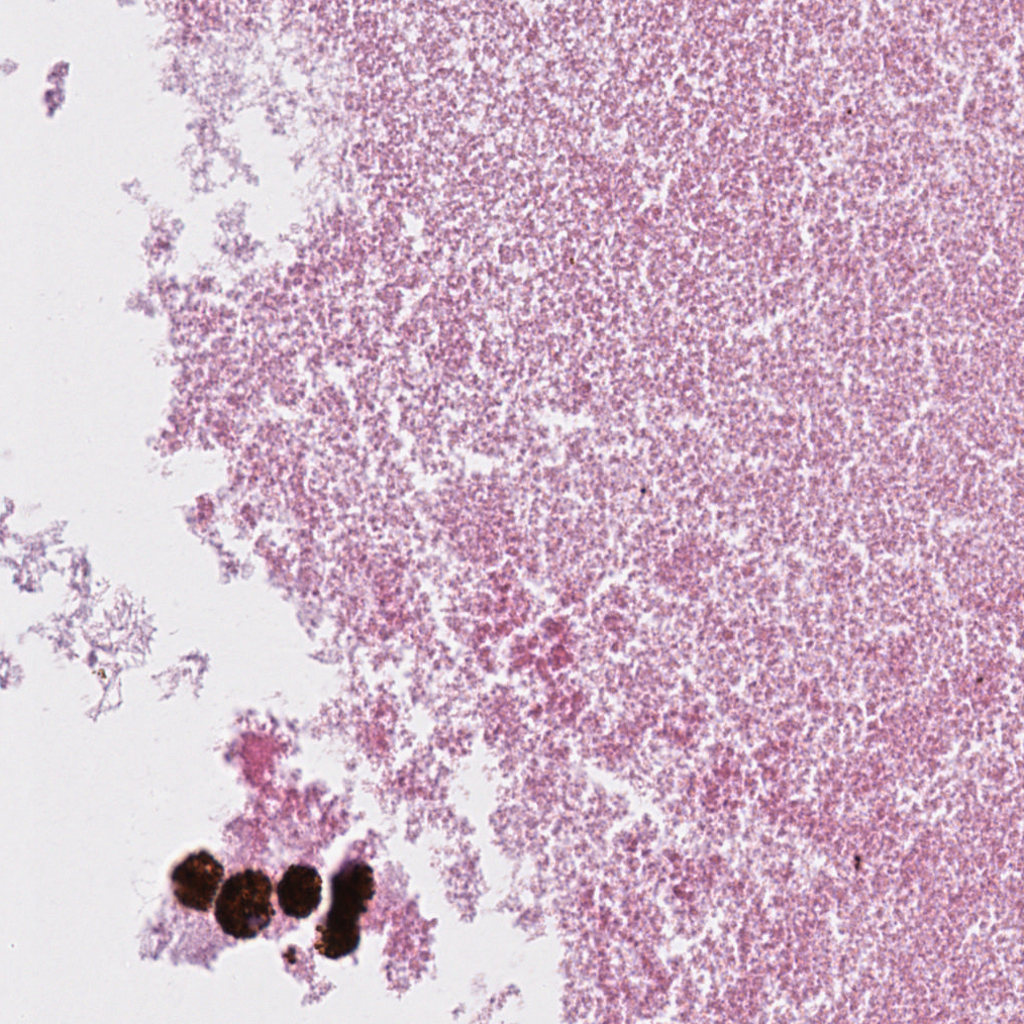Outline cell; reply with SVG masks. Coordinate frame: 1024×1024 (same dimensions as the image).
Instances as JSON below:
<instances>
[{"instance_id":"cell-1","label":"cell","mask_w":1024,"mask_h":1024,"mask_svg":"<svg viewBox=\"0 0 1024 1024\" xmlns=\"http://www.w3.org/2000/svg\"><path fill=\"white\" fill-rule=\"evenodd\" d=\"M271 894V881L260 870L247 869L232 875L215 901L217 923L236 939L257 936L273 918Z\"/></svg>"},{"instance_id":"cell-2","label":"cell","mask_w":1024,"mask_h":1024,"mask_svg":"<svg viewBox=\"0 0 1024 1024\" xmlns=\"http://www.w3.org/2000/svg\"><path fill=\"white\" fill-rule=\"evenodd\" d=\"M224 876L222 865L207 851L189 854L171 872L172 891L185 908L205 912Z\"/></svg>"},{"instance_id":"cell-3","label":"cell","mask_w":1024,"mask_h":1024,"mask_svg":"<svg viewBox=\"0 0 1024 1024\" xmlns=\"http://www.w3.org/2000/svg\"><path fill=\"white\" fill-rule=\"evenodd\" d=\"M375 893L373 871L363 862L346 863L331 880V906L329 913L358 921L367 911Z\"/></svg>"},{"instance_id":"cell-4","label":"cell","mask_w":1024,"mask_h":1024,"mask_svg":"<svg viewBox=\"0 0 1024 1024\" xmlns=\"http://www.w3.org/2000/svg\"><path fill=\"white\" fill-rule=\"evenodd\" d=\"M321 891L322 880L314 867L290 866L277 885L279 906L289 917L306 918L320 904Z\"/></svg>"},{"instance_id":"cell-5","label":"cell","mask_w":1024,"mask_h":1024,"mask_svg":"<svg viewBox=\"0 0 1024 1024\" xmlns=\"http://www.w3.org/2000/svg\"><path fill=\"white\" fill-rule=\"evenodd\" d=\"M317 951L330 959H338L353 952L360 940L358 921L348 920L327 913L325 920L317 927Z\"/></svg>"}]
</instances>
